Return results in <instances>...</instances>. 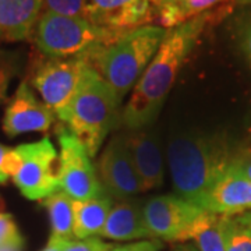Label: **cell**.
<instances>
[{"label": "cell", "mask_w": 251, "mask_h": 251, "mask_svg": "<svg viewBox=\"0 0 251 251\" xmlns=\"http://www.w3.org/2000/svg\"><path fill=\"white\" fill-rule=\"evenodd\" d=\"M171 1H173V0H153V4H155V7H156V10H158L159 7L165 6V4H168V3H171Z\"/></svg>", "instance_id": "33"}, {"label": "cell", "mask_w": 251, "mask_h": 251, "mask_svg": "<svg viewBox=\"0 0 251 251\" xmlns=\"http://www.w3.org/2000/svg\"><path fill=\"white\" fill-rule=\"evenodd\" d=\"M57 151L49 138L17 145L13 150L10 179L28 200L42 201L59 190Z\"/></svg>", "instance_id": "6"}, {"label": "cell", "mask_w": 251, "mask_h": 251, "mask_svg": "<svg viewBox=\"0 0 251 251\" xmlns=\"http://www.w3.org/2000/svg\"><path fill=\"white\" fill-rule=\"evenodd\" d=\"M97 175L103 191L112 198L125 201L143 193L125 134L112 137L97 162Z\"/></svg>", "instance_id": "9"}, {"label": "cell", "mask_w": 251, "mask_h": 251, "mask_svg": "<svg viewBox=\"0 0 251 251\" xmlns=\"http://www.w3.org/2000/svg\"><path fill=\"white\" fill-rule=\"evenodd\" d=\"M234 7L240 6V7H244V6H251V0H232Z\"/></svg>", "instance_id": "32"}, {"label": "cell", "mask_w": 251, "mask_h": 251, "mask_svg": "<svg viewBox=\"0 0 251 251\" xmlns=\"http://www.w3.org/2000/svg\"><path fill=\"white\" fill-rule=\"evenodd\" d=\"M226 251H251V229L234 216H229L226 222Z\"/></svg>", "instance_id": "22"}, {"label": "cell", "mask_w": 251, "mask_h": 251, "mask_svg": "<svg viewBox=\"0 0 251 251\" xmlns=\"http://www.w3.org/2000/svg\"><path fill=\"white\" fill-rule=\"evenodd\" d=\"M166 32V28L155 24L137 28L99 46L84 59L123 99L141 78Z\"/></svg>", "instance_id": "3"}, {"label": "cell", "mask_w": 251, "mask_h": 251, "mask_svg": "<svg viewBox=\"0 0 251 251\" xmlns=\"http://www.w3.org/2000/svg\"><path fill=\"white\" fill-rule=\"evenodd\" d=\"M21 247L23 237L13 216L0 212V250H20Z\"/></svg>", "instance_id": "24"}, {"label": "cell", "mask_w": 251, "mask_h": 251, "mask_svg": "<svg viewBox=\"0 0 251 251\" xmlns=\"http://www.w3.org/2000/svg\"><path fill=\"white\" fill-rule=\"evenodd\" d=\"M230 158L222 145L204 137L173 138L168 147L173 187L180 197L201 208L208 190L226 171Z\"/></svg>", "instance_id": "4"}, {"label": "cell", "mask_w": 251, "mask_h": 251, "mask_svg": "<svg viewBox=\"0 0 251 251\" xmlns=\"http://www.w3.org/2000/svg\"><path fill=\"white\" fill-rule=\"evenodd\" d=\"M233 36L236 45L251 67V6H244L234 17Z\"/></svg>", "instance_id": "21"}, {"label": "cell", "mask_w": 251, "mask_h": 251, "mask_svg": "<svg viewBox=\"0 0 251 251\" xmlns=\"http://www.w3.org/2000/svg\"><path fill=\"white\" fill-rule=\"evenodd\" d=\"M227 1L232 0H173L156 10V20L161 27L169 29Z\"/></svg>", "instance_id": "19"}, {"label": "cell", "mask_w": 251, "mask_h": 251, "mask_svg": "<svg viewBox=\"0 0 251 251\" xmlns=\"http://www.w3.org/2000/svg\"><path fill=\"white\" fill-rule=\"evenodd\" d=\"M98 236L122 242L134 239H152L145 225L143 206L130 200L120 201L113 205L106 224Z\"/></svg>", "instance_id": "16"}, {"label": "cell", "mask_w": 251, "mask_h": 251, "mask_svg": "<svg viewBox=\"0 0 251 251\" xmlns=\"http://www.w3.org/2000/svg\"><path fill=\"white\" fill-rule=\"evenodd\" d=\"M120 103L115 90L87 63L80 84L67 106L56 116L80 138L94 158L112 128L120 122Z\"/></svg>", "instance_id": "2"}, {"label": "cell", "mask_w": 251, "mask_h": 251, "mask_svg": "<svg viewBox=\"0 0 251 251\" xmlns=\"http://www.w3.org/2000/svg\"><path fill=\"white\" fill-rule=\"evenodd\" d=\"M125 138L143 191L161 187L165 166L158 137L144 128H138L128 130Z\"/></svg>", "instance_id": "14"}, {"label": "cell", "mask_w": 251, "mask_h": 251, "mask_svg": "<svg viewBox=\"0 0 251 251\" xmlns=\"http://www.w3.org/2000/svg\"><path fill=\"white\" fill-rule=\"evenodd\" d=\"M0 41H3V38H1V32H0Z\"/></svg>", "instance_id": "34"}, {"label": "cell", "mask_w": 251, "mask_h": 251, "mask_svg": "<svg viewBox=\"0 0 251 251\" xmlns=\"http://www.w3.org/2000/svg\"><path fill=\"white\" fill-rule=\"evenodd\" d=\"M44 0H0V32L3 41L21 42L31 39Z\"/></svg>", "instance_id": "15"}, {"label": "cell", "mask_w": 251, "mask_h": 251, "mask_svg": "<svg viewBox=\"0 0 251 251\" xmlns=\"http://www.w3.org/2000/svg\"><path fill=\"white\" fill-rule=\"evenodd\" d=\"M13 163V150L0 144V184H6L10 179Z\"/></svg>", "instance_id": "28"}, {"label": "cell", "mask_w": 251, "mask_h": 251, "mask_svg": "<svg viewBox=\"0 0 251 251\" xmlns=\"http://www.w3.org/2000/svg\"><path fill=\"white\" fill-rule=\"evenodd\" d=\"M234 218H236L240 224L244 225V226H247L249 229H251V211H249V212H244V214H242V215H236Z\"/></svg>", "instance_id": "31"}, {"label": "cell", "mask_w": 251, "mask_h": 251, "mask_svg": "<svg viewBox=\"0 0 251 251\" xmlns=\"http://www.w3.org/2000/svg\"><path fill=\"white\" fill-rule=\"evenodd\" d=\"M54 116L53 110L36 98L27 81H23L4 109L1 127L11 138L27 133H45L53 126Z\"/></svg>", "instance_id": "12"}, {"label": "cell", "mask_w": 251, "mask_h": 251, "mask_svg": "<svg viewBox=\"0 0 251 251\" xmlns=\"http://www.w3.org/2000/svg\"><path fill=\"white\" fill-rule=\"evenodd\" d=\"M87 63L84 57L57 59L42 54L34 63L29 82L54 115L66 108L73 98Z\"/></svg>", "instance_id": "8"}, {"label": "cell", "mask_w": 251, "mask_h": 251, "mask_svg": "<svg viewBox=\"0 0 251 251\" xmlns=\"http://www.w3.org/2000/svg\"><path fill=\"white\" fill-rule=\"evenodd\" d=\"M20 67V54L17 52L0 50V103L4 102L11 80L16 77Z\"/></svg>", "instance_id": "23"}, {"label": "cell", "mask_w": 251, "mask_h": 251, "mask_svg": "<svg viewBox=\"0 0 251 251\" xmlns=\"http://www.w3.org/2000/svg\"><path fill=\"white\" fill-rule=\"evenodd\" d=\"M233 3L209 10L177 27L169 28L141 78L133 88L131 98L120 113L119 125L127 130H138L156 119L177 74L194 50L198 39L211 23L229 16Z\"/></svg>", "instance_id": "1"}, {"label": "cell", "mask_w": 251, "mask_h": 251, "mask_svg": "<svg viewBox=\"0 0 251 251\" xmlns=\"http://www.w3.org/2000/svg\"><path fill=\"white\" fill-rule=\"evenodd\" d=\"M162 243L159 240H143V242L126 244V246H113L110 251H159Z\"/></svg>", "instance_id": "29"}, {"label": "cell", "mask_w": 251, "mask_h": 251, "mask_svg": "<svg viewBox=\"0 0 251 251\" xmlns=\"http://www.w3.org/2000/svg\"><path fill=\"white\" fill-rule=\"evenodd\" d=\"M66 243H67V240H63V239H59V237L50 236L49 242H48V244L45 246V249L42 251H63Z\"/></svg>", "instance_id": "30"}, {"label": "cell", "mask_w": 251, "mask_h": 251, "mask_svg": "<svg viewBox=\"0 0 251 251\" xmlns=\"http://www.w3.org/2000/svg\"><path fill=\"white\" fill-rule=\"evenodd\" d=\"M60 147L57 181L59 188L75 201L91 200L103 194V188L97 175L92 158L80 138L70 133L64 126L57 127Z\"/></svg>", "instance_id": "7"}, {"label": "cell", "mask_w": 251, "mask_h": 251, "mask_svg": "<svg viewBox=\"0 0 251 251\" xmlns=\"http://www.w3.org/2000/svg\"><path fill=\"white\" fill-rule=\"evenodd\" d=\"M42 202L49 214L52 236L70 242L74 237V200L59 188L53 194L42 200Z\"/></svg>", "instance_id": "20"}, {"label": "cell", "mask_w": 251, "mask_h": 251, "mask_svg": "<svg viewBox=\"0 0 251 251\" xmlns=\"http://www.w3.org/2000/svg\"><path fill=\"white\" fill-rule=\"evenodd\" d=\"M123 34L98 27L85 17H67L42 11L31 39L42 56L69 59L85 57Z\"/></svg>", "instance_id": "5"}, {"label": "cell", "mask_w": 251, "mask_h": 251, "mask_svg": "<svg viewBox=\"0 0 251 251\" xmlns=\"http://www.w3.org/2000/svg\"><path fill=\"white\" fill-rule=\"evenodd\" d=\"M113 205V200L106 193L84 201L74 200V237L82 240L100 233Z\"/></svg>", "instance_id": "17"}, {"label": "cell", "mask_w": 251, "mask_h": 251, "mask_svg": "<svg viewBox=\"0 0 251 251\" xmlns=\"http://www.w3.org/2000/svg\"><path fill=\"white\" fill-rule=\"evenodd\" d=\"M88 0H44V11L67 17H84Z\"/></svg>", "instance_id": "25"}, {"label": "cell", "mask_w": 251, "mask_h": 251, "mask_svg": "<svg viewBox=\"0 0 251 251\" xmlns=\"http://www.w3.org/2000/svg\"><path fill=\"white\" fill-rule=\"evenodd\" d=\"M226 215L202 211L180 236L179 242L194 240L200 251H226Z\"/></svg>", "instance_id": "18"}, {"label": "cell", "mask_w": 251, "mask_h": 251, "mask_svg": "<svg viewBox=\"0 0 251 251\" xmlns=\"http://www.w3.org/2000/svg\"><path fill=\"white\" fill-rule=\"evenodd\" d=\"M112 244L102 242L98 237H88L82 240H70L66 243L63 251H110Z\"/></svg>", "instance_id": "26"}, {"label": "cell", "mask_w": 251, "mask_h": 251, "mask_svg": "<svg viewBox=\"0 0 251 251\" xmlns=\"http://www.w3.org/2000/svg\"><path fill=\"white\" fill-rule=\"evenodd\" d=\"M230 165L240 175L251 181V150H243L236 155H232Z\"/></svg>", "instance_id": "27"}, {"label": "cell", "mask_w": 251, "mask_h": 251, "mask_svg": "<svg viewBox=\"0 0 251 251\" xmlns=\"http://www.w3.org/2000/svg\"><path fill=\"white\" fill-rule=\"evenodd\" d=\"M179 251H186V250H179Z\"/></svg>", "instance_id": "35"}, {"label": "cell", "mask_w": 251, "mask_h": 251, "mask_svg": "<svg viewBox=\"0 0 251 251\" xmlns=\"http://www.w3.org/2000/svg\"><path fill=\"white\" fill-rule=\"evenodd\" d=\"M85 18L98 27L128 32L156 20L153 0H88Z\"/></svg>", "instance_id": "11"}, {"label": "cell", "mask_w": 251, "mask_h": 251, "mask_svg": "<svg viewBox=\"0 0 251 251\" xmlns=\"http://www.w3.org/2000/svg\"><path fill=\"white\" fill-rule=\"evenodd\" d=\"M204 209L180 196H158L143 206L144 219L155 239L179 242L180 236Z\"/></svg>", "instance_id": "10"}, {"label": "cell", "mask_w": 251, "mask_h": 251, "mask_svg": "<svg viewBox=\"0 0 251 251\" xmlns=\"http://www.w3.org/2000/svg\"><path fill=\"white\" fill-rule=\"evenodd\" d=\"M201 208L208 212L226 216L249 212L251 211V181L234 171L229 163L226 171L208 190Z\"/></svg>", "instance_id": "13"}]
</instances>
